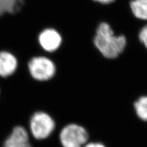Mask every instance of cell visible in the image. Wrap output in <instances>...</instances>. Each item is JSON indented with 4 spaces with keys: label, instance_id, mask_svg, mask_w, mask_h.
Returning a JSON list of instances; mask_svg holds the SVG:
<instances>
[{
    "label": "cell",
    "instance_id": "cell-1",
    "mask_svg": "<svg viewBox=\"0 0 147 147\" xmlns=\"http://www.w3.org/2000/svg\"><path fill=\"white\" fill-rule=\"evenodd\" d=\"M93 43L103 58L113 60L125 52L127 39L125 34H117L108 22L103 21L96 28Z\"/></svg>",
    "mask_w": 147,
    "mask_h": 147
},
{
    "label": "cell",
    "instance_id": "cell-2",
    "mask_svg": "<svg viewBox=\"0 0 147 147\" xmlns=\"http://www.w3.org/2000/svg\"><path fill=\"white\" fill-rule=\"evenodd\" d=\"M27 68L32 79L38 82H47L56 75L57 66L51 58L38 55L30 59Z\"/></svg>",
    "mask_w": 147,
    "mask_h": 147
},
{
    "label": "cell",
    "instance_id": "cell-3",
    "mask_svg": "<svg viewBox=\"0 0 147 147\" xmlns=\"http://www.w3.org/2000/svg\"><path fill=\"white\" fill-rule=\"evenodd\" d=\"M30 127L32 135L38 140L47 139L54 131L55 123L47 113L38 112L31 117Z\"/></svg>",
    "mask_w": 147,
    "mask_h": 147
},
{
    "label": "cell",
    "instance_id": "cell-4",
    "mask_svg": "<svg viewBox=\"0 0 147 147\" xmlns=\"http://www.w3.org/2000/svg\"><path fill=\"white\" fill-rule=\"evenodd\" d=\"M59 140L63 147H84L88 140V134L83 126L69 124L63 128Z\"/></svg>",
    "mask_w": 147,
    "mask_h": 147
},
{
    "label": "cell",
    "instance_id": "cell-5",
    "mask_svg": "<svg viewBox=\"0 0 147 147\" xmlns=\"http://www.w3.org/2000/svg\"><path fill=\"white\" fill-rule=\"evenodd\" d=\"M40 47L47 53H51L61 47L63 38L59 32L53 28H47L41 31L38 36Z\"/></svg>",
    "mask_w": 147,
    "mask_h": 147
},
{
    "label": "cell",
    "instance_id": "cell-6",
    "mask_svg": "<svg viewBox=\"0 0 147 147\" xmlns=\"http://www.w3.org/2000/svg\"><path fill=\"white\" fill-rule=\"evenodd\" d=\"M18 61L12 53L7 50L0 51V77L8 78L15 74Z\"/></svg>",
    "mask_w": 147,
    "mask_h": 147
},
{
    "label": "cell",
    "instance_id": "cell-7",
    "mask_svg": "<svg viewBox=\"0 0 147 147\" xmlns=\"http://www.w3.org/2000/svg\"><path fill=\"white\" fill-rule=\"evenodd\" d=\"M3 147H33L30 143L28 133L22 126L13 129L11 135L4 141Z\"/></svg>",
    "mask_w": 147,
    "mask_h": 147
},
{
    "label": "cell",
    "instance_id": "cell-8",
    "mask_svg": "<svg viewBox=\"0 0 147 147\" xmlns=\"http://www.w3.org/2000/svg\"><path fill=\"white\" fill-rule=\"evenodd\" d=\"M129 7L135 18L147 22V0H130Z\"/></svg>",
    "mask_w": 147,
    "mask_h": 147
},
{
    "label": "cell",
    "instance_id": "cell-9",
    "mask_svg": "<svg viewBox=\"0 0 147 147\" xmlns=\"http://www.w3.org/2000/svg\"><path fill=\"white\" fill-rule=\"evenodd\" d=\"M24 4L25 0H0V17L18 12Z\"/></svg>",
    "mask_w": 147,
    "mask_h": 147
},
{
    "label": "cell",
    "instance_id": "cell-10",
    "mask_svg": "<svg viewBox=\"0 0 147 147\" xmlns=\"http://www.w3.org/2000/svg\"><path fill=\"white\" fill-rule=\"evenodd\" d=\"M137 115L142 121H147V96H142L134 104Z\"/></svg>",
    "mask_w": 147,
    "mask_h": 147
},
{
    "label": "cell",
    "instance_id": "cell-11",
    "mask_svg": "<svg viewBox=\"0 0 147 147\" xmlns=\"http://www.w3.org/2000/svg\"><path fill=\"white\" fill-rule=\"evenodd\" d=\"M137 38L140 44L147 50V24L142 26L139 29L137 33Z\"/></svg>",
    "mask_w": 147,
    "mask_h": 147
},
{
    "label": "cell",
    "instance_id": "cell-12",
    "mask_svg": "<svg viewBox=\"0 0 147 147\" xmlns=\"http://www.w3.org/2000/svg\"><path fill=\"white\" fill-rule=\"evenodd\" d=\"M92 1L98 3L102 5H109V4L113 3L116 0H92Z\"/></svg>",
    "mask_w": 147,
    "mask_h": 147
},
{
    "label": "cell",
    "instance_id": "cell-13",
    "mask_svg": "<svg viewBox=\"0 0 147 147\" xmlns=\"http://www.w3.org/2000/svg\"><path fill=\"white\" fill-rule=\"evenodd\" d=\"M84 147H105L102 144L99 142H90V143L86 144Z\"/></svg>",
    "mask_w": 147,
    "mask_h": 147
}]
</instances>
